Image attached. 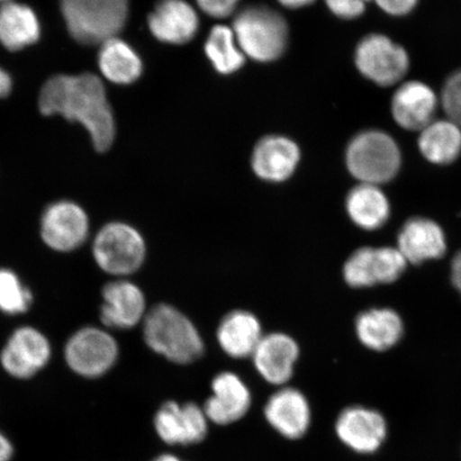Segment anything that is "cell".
I'll return each mask as SVG.
<instances>
[{
  "mask_svg": "<svg viewBox=\"0 0 461 461\" xmlns=\"http://www.w3.org/2000/svg\"><path fill=\"white\" fill-rule=\"evenodd\" d=\"M402 155L393 138L380 131L360 132L346 149V166L361 183L382 185L399 173Z\"/></svg>",
  "mask_w": 461,
  "mask_h": 461,
  "instance_id": "obj_6",
  "label": "cell"
},
{
  "mask_svg": "<svg viewBox=\"0 0 461 461\" xmlns=\"http://www.w3.org/2000/svg\"><path fill=\"white\" fill-rule=\"evenodd\" d=\"M33 294L9 268H0V312L20 315L32 308Z\"/></svg>",
  "mask_w": 461,
  "mask_h": 461,
  "instance_id": "obj_29",
  "label": "cell"
},
{
  "mask_svg": "<svg viewBox=\"0 0 461 461\" xmlns=\"http://www.w3.org/2000/svg\"><path fill=\"white\" fill-rule=\"evenodd\" d=\"M384 13L391 15H405L411 13L419 2V0H375Z\"/></svg>",
  "mask_w": 461,
  "mask_h": 461,
  "instance_id": "obj_33",
  "label": "cell"
},
{
  "mask_svg": "<svg viewBox=\"0 0 461 461\" xmlns=\"http://www.w3.org/2000/svg\"><path fill=\"white\" fill-rule=\"evenodd\" d=\"M451 274L453 285L461 294V251L453 259Z\"/></svg>",
  "mask_w": 461,
  "mask_h": 461,
  "instance_id": "obj_35",
  "label": "cell"
},
{
  "mask_svg": "<svg viewBox=\"0 0 461 461\" xmlns=\"http://www.w3.org/2000/svg\"><path fill=\"white\" fill-rule=\"evenodd\" d=\"M9 2H13V0H0V3H9Z\"/></svg>",
  "mask_w": 461,
  "mask_h": 461,
  "instance_id": "obj_39",
  "label": "cell"
},
{
  "mask_svg": "<svg viewBox=\"0 0 461 461\" xmlns=\"http://www.w3.org/2000/svg\"><path fill=\"white\" fill-rule=\"evenodd\" d=\"M41 27L28 5L9 2L0 7V43L8 50H21L38 41Z\"/></svg>",
  "mask_w": 461,
  "mask_h": 461,
  "instance_id": "obj_23",
  "label": "cell"
},
{
  "mask_svg": "<svg viewBox=\"0 0 461 461\" xmlns=\"http://www.w3.org/2000/svg\"><path fill=\"white\" fill-rule=\"evenodd\" d=\"M154 425L160 439L172 446L194 445L203 440L207 432L204 411L194 402H165L155 416Z\"/></svg>",
  "mask_w": 461,
  "mask_h": 461,
  "instance_id": "obj_14",
  "label": "cell"
},
{
  "mask_svg": "<svg viewBox=\"0 0 461 461\" xmlns=\"http://www.w3.org/2000/svg\"><path fill=\"white\" fill-rule=\"evenodd\" d=\"M204 14L215 19H226L234 14L240 0H197Z\"/></svg>",
  "mask_w": 461,
  "mask_h": 461,
  "instance_id": "obj_32",
  "label": "cell"
},
{
  "mask_svg": "<svg viewBox=\"0 0 461 461\" xmlns=\"http://www.w3.org/2000/svg\"><path fill=\"white\" fill-rule=\"evenodd\" d=\"M263 336L258 317L247 310H234L224 315L216 331L218 345L234 359L251 358Z\"/></svg>",
  "mask_w": 461,
  "mask_h": 461,
  "instance_id": "obj_19",
  "label": "cell"
},
{
  "mask_svg": "<svg viewBox=\"0 0 461 461\" xmlns=\"http://www.w3.org/2000/svg\"><path fill=\"white\" fill-rule=\"evenodd\" d=\"M232 31L244 55L258 62L278 60L287 49L290 32L285 17L265 5L240 10Z\"/></svg>",
  "mask_w": 461,
  "mask_h": 461,
  "instance_id": "obj_4",
  "label": "cell"
},
{
  "mask_svg": "<svg viewBox=\"0 0 461 461\" xmlns=\"http://www.w3.org/2000/svg\"><path fill=\"white\" fill-rule=\"evenodd\" d=\"M265 416L282 436L298 439L309 428V402L301 391L284 388L270 396L265 406Z\"/></svg>",
  "mask_w": 461,
  "mask_h": 461,
  "instance_id": "obj_22",
  "label": "cell"
},
{
  "mask_svg": "<svg viewBox=\"0 0 461 461\" xmlns=\"http://www.w3.org/2000/svg\"><path fill=\"white\" fill-rule=\"evenodd\" d=\"M65 361L70 370L84 378H99L106 375L119 359L117 339L106 328L84 327L68 338Z\"/></svg>",
  "mask_w": 461,
  "mask_h": 461,
  "instance_id": "obj_7",
  "label": "cell"
},
{
  "mask_svg": "<svg viewBox=\"0 0 461 461\" xmlns=\"http://www.w3.org/2000/svg\"><path fill=\"white\" fill-rule=\"evenodd\" d=\"M301 356L295 339L285 332L264 334L251 359L256 370L267 383L282 385L290 380Z\"/></svg>",
  "mask_w": 461,
  "mask_h": 461,
  "instance_id": "obj_13",
  "label": "cell"
},
{
  "mask_svg": "<svg viewBox=\"0 0 461 461\" xmlns=\"http://www.w3.org/2000/svg\"><path fill=\"white\" fill-rule=\"evenodd\" d=\"M149 31L163 43L186 44L199 31V17L185 0H159L148 17Z\"/></svg>",
  "mask_w": 461,
  "mask_h": 461,
  "instance_id": "obj_16",
  "label": "cell"
},
{
  "mask_svg": "<svg viewBox=\"0 0 461 461\" xmlns=\"http://www.w3.org/2000/svg\"><path fill=\"white\" fill-rule=\"evenodd\" d=\"M141 326L148 348L176 365H189L204 354V341L197 326L169 303L149 309Z\"/></svg>",
  "mask_w": 461,
  "mask_h": 461,
  "instance_id": "obj_2",
  "label": "cell"
},
{
  "mask_svg": "<svg viewBox=\"0 0 461 461\" xmlns=\"http://www.w3.org/2000/svg\"><path fill=\"white\" fill-rule=\"evenodd\" d=\"M13 89V78L8 72L0 68V99L8 96Z\"/></svg>",
  "mask_w": 461,
  "mask_h": 461,
  "instance_id": "obj_36",
  "label": "cell"
},
{
  "mask_svg": "<svg viewBox=\"0 0 461 461\" xmlns=\"http://www.w3.org/2000/svg\"><path fill=\"white\" fill-rule=\"evenodd\" d=\"M301 161L297 144L284 136H267L253 149L251 167L261 180L282 183L295 173Z\"/></svg>",
  "mask_w": 461,
  "mask_h": 461,
  "instance_id": "obj_15",
  "label": "cell"
},
{
  "mask_svg": "<svg viewBox=\"0 0 461 461\" xmlns=\"http://www.w3.org/2000/svg\"><path fill=\"white\" fill-rule=\"evenodd\" d=\"M438 99L429 86L420 82L402 84L392 99V114L408 131H422L434 121Z\"/></svg>",
  "mask_w": 461,
  "mask_h": 461,
  "instance_id": "obj_20",
  "label": "cell"
},
{
  "mask_svg": "<svg viewBox=\"0 0 461 461\" xmlns=\"http://www.w3.org/2000/svg\"><path fill=\"white\" fill-rule=\"evenodd\" d=\"M370 0H326L327 7L338 17L353 20L365 13Z\"/></svg>",
  "mask_w": 461,
  "mask_h": 461,
  "instance_id": "obj_31",
  "label": "cell"
},
{
  "mask_svg": "<svg viewBox=\"0 0 461 461\" xmlns=\"http://www.w3.org/2000/svg\"><path fill=\"white\" fill-rule=\"evenodd\" d=\"M337 432L345 445L357 452L376 451L385 437L384 418L362 407L346 409L339 417Z\"/></svg>",
  "mask_w": 461,
  "mask_h": 461,
  "instance_id": "obj_21",
  "label": "cell"
},
{
  "mask_svg": "<svg viewBox=\"0 0 461 461\" xmlns=\"http://www.w3.org/2000/svg\"><path fill=\"white\" fill-rule=\"evenodd\" d=\"M397 245L406 261L412 264L439 258L447 251L446 235L439 224L423 217L411 218L403 224Z\"/></svg>",
  "mask_w": 461,
  "mask_h": 461,
  "instance_id": "obj_18",
  "label": "cell"
},
{
  "mask_svg": "<svg viewBox=\"0 0 461 461\" xmlns=\"http://www.w3.org/2000/svg\"><path fill=\"white\" fill-rule=\"evenodd\" d=\"M14 447L9 438L0 431V461H11L14 458Z\"/></svg>",
  "mask_w": 461,
  "mask_h": 461,
  "instance_id": "obj_34",
  "label": "cell"
},
{
  "mask_svg": "<svg viewBox=\"0 0 461 461\" xmlns=\"http://www.w3.org/2000/svg\"><path fill=\"white\" fill-rule=\"evenodd\" d=\"M346 212L357 227L375 230L384 226L390 217V203L382 189L361 183L346 198Z\"/></svg>",
  "mask_w": 461,
  "mask_h": 461,
  "instance_id": "obj_24",
  "label": "cell"
},
{
  "mask_svg": "<svg viewBox=\"0 0 461 461\" xmlns=\"http://www.w3.org/2000/svg\"><path fill=\"white\" fill-rule=\"evenodd\" d=\"M147 243L140 230L124 221L103 226L92 244V257L102 272L114 279L129 278L147 258Z\"/></svg>",
  "mask_w": 461,
  "mask_h": 461,
  "instance_id": "obj_5",
  "label": "cell"
},
{
  "mask_svg": "<svg viewBox=\"0 0 461 461\" xmlns=\"http://www.w3.org/2000/svg\"><path fill=\"white\" fill-rule=\"evenodd\" d=\"M441 102L448 119L461 128V71L452 75L443 86Z\"/></svg>",
  "mask_w": 461,
  "mask_h": 461,
  "instance_id": "obj_30",
  "label": "cell"
},
{
  "mask_svg": "<svg viewBox=\"0 0 461 461\" xmlns=\"http://www.w3.org/2000/svg\"><path fill=\"white\" fill-rule=\"evenodd\" d=\"M212 395L206 401L207 419L219 425H227L243 418L249 411L251 394L239 375L232 372L218 374L212 383Z\"/></svg>",
  "mask_w": 461,
  "mask_h": 461,
  "instance_id": "obj_17",
  "label": "cell"
},
{
  "mask_svg": "<svg viewBox=\"0 0 461 461\" xmlns=\"http://www.w3.org/2000/svg\"><path fill=\"white\" fill-rule=\"evenodd\" d=\"M154 461H182L181 459H178L176 456H172V455H161L158 458L155 459Z\"/></svg>",
  "mask_w": 461,
  "mask_h": 461,
  "instance_id": "obj_38",
  "label": "cell"
},
{
  "mask_svg": "<svg viewBox=\"0 0 461 461\" xmlns=\"http://www.w3.org/2000/svg\"><path fill=\"white\" fill-rule=\"evenodd\" d=\"M407 263L397 248L363 247L346 261L344 279L356 288L392 284L405 272Z\"/></svg>",
  "mask_w": 461,
  "mask_h": 461,
  "instance_id": "obj_10",
  "label": "cell"
},
{
  "mask_svg": "<svg viewBox=\"0 0 461 461\" xmlns=\"http://www.w3.org/2000/svg\"><path fill=\"white\" fill-rule=\"evenodd\" d=\"M51 345L48 337L37 328H17L0 353V365L9 376L27 380L36 376L51 359Z\"/></svg>",
  "mask_w": 461,
  "mask_h": 461,
  "instance_id": "obj_11",
  "label": "cell"
},
{
  "mask_svg": "<svg viewBox=\"0 0 461 461\" xmlns=\"http://www.w3.org/2000/svg\"><path fill=\"white\" fill-rule=\"evenodd\" d=\"M278 2L288 9H299L307 7L312 4L314 0H278Z\"/></svg>",
  "mask_w": 461,
  "mask_h": 461,
  "instance_id": "obj_37",
  "label": "cell"
},
{
  "mask_svg": "<svg viewBox=\"0 0 461 461\" xmlns=\"http://www.w3.org/2000/svg\"><path fill=\"white\" fill-rule=\"evenodd\" d=\"M355 61L363 77L384 86L399 83L409 68L406 50L383 34H371L361 40Z\"/></svg>",
  "mask_w": 461,
  "mask_h": 461,
  "instance_id": "obj_9",
  "label": "cell"
},
{
  "mask_svg": "<svg viewBox=\"0 0 461 461\" xmlns=\"http://www.w3.org/2000/svg\"><path fill=\"white\" fill-rule=\"evenodd\" d=\"M356 332L367 348L384 351L393 348L402 337L399 314L391 309H372L357 317Z\"/></svg>",
  "mask_w": 461,
  "mask_h": 461,
  "instance_id": "obj_25",
  "label": "cell"
},
{
  "mask_svg": "<svg viewBox=\"0 0 461 461\" xmlns=\"http://www.w3.org/2000/svg\"><path fill=\"white\" fill-rule=\"evenodd\" d=\"M205 54L218 73L232 74L245 65V55L241 51L232 28L217 25L212 28L207 37Z\"/></svg>",
  "mask_w": 461,
  "mask_h": 461,
  "instance_id": "obj_28",
  "label": "cell"
},
{
  "mask_svg": "<svg viewBox=\"0 0 461 461\" xmlns=\"http://www.w3.org/2000/svg\"><path fill=\"white\" fill-rule=\"evenodd\" d=\"M39 108L44 115L60 114L88 131L99 152L112 148L115 122L105 86L91 73L56 75L42 86Z\"/></svg>",
  "mask_w": 461,
  "mask_h": 461,
  "instance_id": "obj_1",
  "label": "cell"
},
{
  "mask_svg": "<svg viewBox=\"0 0 461 461\" xmlns=\"http://www.w3.org/2000/svg\"><path fill=\"white\" fill-rule=\"evenodd\" d=\"M90 219L84 207L70 200L50 204L40 221V235L50 250L68 253L77 250L89 239Z\"/></svg>",
  "mask_w": 461,
  "mask_h": 461,
  "instance_id": "obj_8",
  "label": "cell"
},
{
  "mask_svg": "<svg viewBox=\"0 0 461 461\" xmlns=\"http://www.w3.org/2000/svg\"><path fill=\"white\" fill-rule=\"evenodd\" d=\"M100 320L107 330H129L141 325L149 308L140 285L129 278L114 279L103 287Z\"/></svg>",
  "mask_w": 461,
  "mask_h": 461,
  "instance_id": "obj_12",
  "label": "cell"
},
{
  "mask_svg": "<svg viewBox=\"0 0 461 461\" xmlns=\"http://www.w3.org/2000/svg\"><path fill=\"white\" fill-rule=\"evenodd\" d=\"M97 59L104 77L113 84L130 85L141 77L143 66L140 55L118 37L101 45Z\"/></svg>",
  "mask_w": 461,
  "mask_h": 461,
  "instance_id": "obj_27",
  "label": "cell"
},
{
  "mask_svg": "<svg viewBox=\"0 0 461 461\" xmlns=\"http://www.w3.org/2000/svg\"><path fill=\"white\" fill-rule=\"evenodd\" d=\"M420 132V151L430 163L447 165L459 158L461 128L453 121L434 120Z\"/></svg>",
  "mask_w": 461,
  "mask_h": 461,
  "instance_id": "obj_26",
  "label": "cell"
},
{
  "mask_svg": "<svg viewBox=\"0 0 461 461\" xmlns=\"http://www.w3.org/2000/svg\"><path fill=\"white\" fill-rule=\"evenodd\" d=\"M60 9L75 41L102 45L123 31L130 4L129 0H60Z\"/></svg>",
  "mask_w": 461,
  "mask_h": 461,
  "instance_id": "obj_3",
  "label": "cell"
}]
</instances>
